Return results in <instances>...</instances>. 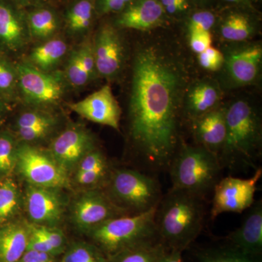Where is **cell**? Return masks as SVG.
Instances as JSON below:
<instances>
[{
	"label": "cell",
	"instance_id": "26",
	"mask_svg": "<svg viewBox=\"0 0 262 262\" xmlns=\"http://www.w3.org/2000/svg\"><path fill=\"white\" fill-rule=\"evenodd\" d=\"M31 38L46 40L53 37L58 28V19L54 12L48 8H39L29 13L27 18Z\"/></svg>",
	"mask_w": 262,
	"mask_h": 262
},
{
	"label": "cell",
	"instance_id": "30",
	"mask_svg": "<svg viewBox=\"0 0 262 262\" xmlns=\"http://www.w3.org/2000/svg\"><path fill=\"white\" fill-rule=\"evenodd\" d=\"M61 262H108V260L98 248L77 243L67 250Z\"/></svg>",
	"mask_w": 262,
	"mask_h": 262
},
{
	"label": "cell",
	"instance_id": "39",
	"mask_svg": "<svg viewBox=\"0 0 262 262\" xmlns=\"http://www.w3.org/2000/svg\"><path fill=\"white\" fill-rule=\"evenodd\" d=\"M107 166L104 157L96 149L90 151L82 158L78 165L77 172L86 171L94 169Z\"/></svg>",
	"mask_w": 262,
	"mask_h": 262
},
{
	"label": "cell",
	"instance_id": "41",
	"mask_svg": "<svg viewBox=\"0 0 262 262\" xmlns=\"http://www.w3.org/2000/svg\"><path fill=\"white\" fill-rule=\"evenodd\" d=\"M107 172V166L101 167L94 170L77 172L76 181L81 184L91 185L102 180Z\"/></svg>",
	"mask_w": 262,
	"mask_h": 262
},
{
	"label": "cell",
	"instance_id": "48",
	"mask_svg": "<svg viewBox=\"0 0 262 262\" xmlns=\"http://www.w3.org/2000/svg\"><path fill=\"white\" fill-rule=\"evenodd\" d=\"M256 1H261V0H256Z\"/></svg>",
	"mask_w": 262,
	"mask_h": 262
},
{
	"label": "cell",
	"instance_id": "40",
	"mask_svg": "<svg viewBox=\"0 0 262 262\" xmlns=\"http://www.w3.org/2000/svg\"><path fill=\"white\" fill-rule=\"evenodd\" d=\"M163 7L165 14L182 15L187 13L190 8L189 0H158Z\"/></svg>",
	"mask_w": 262,
	"mask_h": 262
},
{
	"label": "cell",
	"instance_id": "37",
	"mask_svg": "<svg viewBox=\"0 0 262 262\" xmlns=\"http://www.w3.org/2000/svg\"><path fill=\"white\" fill-rule=\"evenodd\" d=\"M54 125H37V126L16 128L17 134L24 143L34 142L44 139L51 134Z\"/></svg>",
	"mask_w": 262,
	"mask_h": 262
},
{
	"label": "cell",
	"instance_id": "25",
	"mask_svg": "<svg viewBox=\"0 0 262 262\" xmlns=\"http://www.w3.org/2000/svg\"><path fill=\"white\" fill-rule=\"evenodd\" d=\"M168 248L157 239L124 250L108 258V262H157Z\"/></svg>",
	"mask_w": 262,
	"mask_h": 262
},
{
	"label": "cell",
	"instance_id": "31",
	"mask_svg": "<svg viewBox=\"0 0 262 262\" xmlns=\"http://www.w3.org/2000/svg\"><path fill=\"white\" fill-rule=\"evenodd\" d=\"M198 262H259L258 258L241 254L231 248L206 251L198 258Z\"/></svg>",
	"mask_w": 262,
	"mask_h": 262
},
{
	"label": "cell",
	"instance_id": "11",
	"mask_svg": "<svg viewBox=\"0 0 262 262\" xmlns=\"http://www.w3.org/2000/svg\"><path fill=\"white\" fill-rule=\"evenodd\" d=\"M95 149L93 134L82 126H72L52 142L49 154L67 173L72 171L90 151Z\"/></svg>",
	"mask_w": 262,
	"mask_h": 262
},
{
	"label": "cell",
	"instance_id": "9",
	"mask_svg": "<svg viewBox=\"0 0 262 262\" xmlns=\"http://www.w3.org/2000/svg\"><path fill=\"white\" fill-rule=\"evenodd\" d=\"M261 176L258 168L249 179L228 177L219 181L213 188L211 220L224 213H242L252 206Z\"/></svg>",
	"mask_w": 262,
	"mask_h": 262
},
{
	"label": "cell",
	"instance_id": "34",
	"mask_svg": "<svg viewBox=\"0 0 262 262\" xmlns=\"http://www.w3.org/2000/svg\"><path fill=\"white\" fill-rule=\"evenodd\" d=\"M225 61L224 53L212 46L198 54V61L206 70L218 71L222 68Z\"/></svg>",
	"mask_w": 262,
	"mask_h": 262
},
{
	"label": "cell",
	"instance_id": "3",
	"mask_svg": "<svg viewBox=\"0 0 262 262\" xmlns=\"http://www.w3.org/2000/svg\"><path fill=\"white\" fill-rule=\"evenodd\" d=\"M227 134L220 152L222 166H252L261 141V123L253 106L237 100L225 108Z\"/></svg>",
	"mask_w": 262,
	"mask_h": 262
},
{
	"label": "cell",
	"instance_id": "12",
	"mask_svg": "<svg viewBox=\"0 0 262 262\" xmlns=\"http://www.w3.org/2000/svg\"><path fill=\"white\" fill-rule=\"evenodd\" d=\"M224 56L225 61L222 67L227 80L232 86L248 85L258 80L261 68V45L234 48Z\"/></svg>",
	"mask_w": 262,
	"mask_h": 262
},
{
	"label": "cell",
	"instance_id": "8",
	"mask_svg": "<svg viewBox=\"0 0 262 262\" xmlns=\"http://www.w3.org/2000/svg\"><path fill=\"white\" fill-rule=\"evenodd\" d=\"M15 164L31 185L55 189L70 187L68 173L51 155L27 143L17 147Z\"/></svg>",
	"mask_w": 262,
	"mask_h": 262
},
{
	"label": "cell",
	"instance_id": "21",
	"mask_svg": "<svg viewBox=\"0 0 262 262\" xmlns=\"http://www.w3.org/2000/svg\"><path fill=\"white\" fill-rule=\"evenodd\" d=\"M30 227L10 222L0 227V262H18L27 250Z\"/></svg>",
	"mask_w": 262,
	"mask_h": 262
},
{
	"label": "cell",
	"instance_id": "14",
	"mask_svg": "<svg viewBox=\"0 0 262 262\" xmlns=\"http://www.w3.org/2000/svg\"><path fill=\"white\" fill-rule=\"evenodd\" d=\"M58 189L29 184L26 192V208L33 224L56 227L61 222L66 203Z\"/></svg>",
	"mask_w": 262,
	"mask_h": 262
},
{
	"label": "cell",
	"instance_id": "44",
	"mask_svg": "<svg viewBox=\"0 0 262 262\" xmlns=\"http://www.w3.org/2000/svg\"><path fill=\"white\" fill-rule=\"evenodd\" d=\"M226 3H228L230 5H250V2L251 0H223Z\"/></svg>",
	"mask_w": 262,
	"mask_h": 262
},
{
	"label": "cell",
	"instance_id": "38",
	"mask_svg": "<svg viewBox=\"0 0 262 262\" xmlns=\"http://www.w3.org/2000/svg\"><path fill=\"white\" fill-rule=\"evenodd\" d=\"M189 34V46L191 49L200 54L202 52L206 51L212 45V34L208 31H192L188 32Z\"/></svg>",
	"mask_w": 262,
	"mask_h": 262
},
{
	"label": "cell",
	"instance_id": "5",
	"mask_svg": "<svg viewBox=\"0 0 262 262\" xmlns=\"http://www.w3.org/2000/svg\"><path fill=\"white\" fill-rule=\"evenodd\" d=\"M156 210L157 207L130 216L110 219L91 229L90 233L99 249L112 257L127 248L156 239Z\"/></svg>",
	"mask_w": 262,
	"mask_h": 262
},
{
	"label": "cell",
	"instance_id": "45",
	"mask_svg": "<svg viewBox=\"0 0 262 262\" xmlns=\"http://www.w3.org/2000/svg\"><path fill=\"white\" fill-rule=\"evenodd\" d=\"M6 103L0 99V120H1L2 117L4 115L5 110H6Z\"/></svg>",
	"mask_w": 262,
	"mask_h": 262
},
{
	"label": "cell",
	"instance_id": "23",
	"mask_svg": "<svg viewBox=\"0 0 262 262\" xmlns=\"http://www.w3.org/2000/svg\"><path fill=\"white\" fill-rule=\"evenodd\" d=\"M67 52L68 45L64 39L53 37L33 48L26 61L42 72H54Z\"/></svg>",
	"mask_w": 262,
	"mask_h": 262
},
{
	"label": "cell",
	"instance_id": "22",
	"mask_svg": "<svg viewBox=\"0 0 262 262\" xmlns=\"http://www.w3.org/2000/svg\"><path fill=\"white\" fill-rule=\"evenodd\" d=\"M222 98L218 84L211 80L196 82L189 89L186 99V112L192 120L217 108Z\"/></svg>",
	"mask_w": 262,
	"mask_h": 262
},
{
	"label": "cell",
	"instance_id": "27",
	"mask_svg": "<svg viewBox=\"0 0 262 262\" xmlns=\"http://www.w3.org/2000/svg\"><path fill=\"white\" fill-rule=\"evenodd\" d=\"M18 97V72L16 63L7 53L0 51V99L8 104Z\"/></svg>",
	"mask_w": 262,
	"mask_h": 262
},
{
	"label": "cell",
	"instance_id": "7",
	"mask_svg": "<svg viewBox=\"0 0 262 262\" xmlns=\"http://www.w3.org/2000/svg\"><path fill=\"white\" fill-rule=\"evenodd\" d=\"M18 97L30 107L48 108L58 104L65 92V78L61 72H45L28 62L16 63Z\"/></svg>",
	"mask_w": 262,
	"mask_h": 262
},
{
	"label": "cell",
	"instance_id": "24",
	"mask_svg": "<svg viewBox=\"0 0 262 262\" xmlns=\"http://www.w3.org/2000/svg\"><path fill=\"white\" fill-rule=\"evenodd\" d=\"M256 29L254 20L249 13L232 11L227 13L222 20L220 33L222 37L231 42H243L253 35Z\"/></svg>",
	"mask_w": 262,
	"mask_h": 262
},
{
	"label": "cell",
	"instance_id": "43",
	"mask_svg": "<svg viewBox=\"0 0 262 262\" xmlns=\"http://www.w3.org/2000/svg\"><path fill=\"white\" fill-rule=\"evenodd\" d=\"M182 252L180 250L168 248L157 262H184Z\"/></svg>",
	"mask_w": 262,
	"mask_h": 262
},
{
	"label": "cell",
	"instance_id": "36",
	"mask_svg": "<svg viewBox=\"0 0 262 262\" xmlns=\"http://www.w3.org/2000/svg\"><path fill=\"white\" fill-rule=\"evenodd\" d=\"M29 227H30V235H29L27 250L47 253L53 256L58 255L54 248L52 247L49 243L43 237L42 234L36 229L34 224L29 225Z\"/></svg>",
	"mask_w": 262,
	"mask_h": 262
},
{
	"label": "cell",
	"instance_id": "46",
	"mask_svg": "<svg viewBox=\"0 0 262 262\" xmlns=\"http://www.w3.org/2000/svg\"><path fill=\"white\" fill-rule=\"evenodd\" d=\"M18 1L22 2V3H37L39 0H18Z\"/></svg>",
	"mask_w": 262,
	"mask_h": 262
},
{
	"label": "cell",
	"instance_id": "42",
	"mask_svg": "<svg viewBox=\"0 0 262 262\" xmlns=\"http://www.w3.org/2000/svg\"><path fill=\"white\" fill-rule=\"evenodd\" d=\"M53 257L47 253L27 250L18 262H51L53 261Z\"/></svg>",
	"mask_w": 262,
	"mask_h": 262
},
{
	"label": "cell",
	"instance_id": "16",
	"mask_svg": "<svg viewBox=\"0 0 262 262\" xmlns=\"http://www.w3.org/2000/svg\"><path fill=\"white\" fill-rule=\"evenodd\" d=\"M238 228L227 237L229 248L245 256L258 258L262 252V203L258 201L248 208Z\"/></svg>",
	"mask_w": 262,
	"mask_h": 262
},
{
	"label": "cell",
	"instance_id": "33",
	"mask_svg": "<svg viewBox=\"0 0 262 262\" xmlns=\"http://www.w3.org/2000/svg\"><path fill=\"white\" fill-rule=\"evenodd\" d=\"M216 18L213 12L208 10H201L194 12L188 18L187 27L188 32L192 31H208L211 32L214 27Z\"/></svg>",
	"mask_w": 262,
	"mask_h": 262
},
{
	"label": "cell",
	"instance_id": "2",
	"mask_svg": "<svg viewBox=\"0 0 262 262\" xmlns=\"http://www.w3.org/2000/svg\"><path fill=\"white\" fill-rule=\"evenodd\" d=\"M203 218L201 198L172 189L157 207V233L169 249L184 251L201 232Z\"/></svg>",
	"mask_w": 262,
	"mask_h": 262
},
{
	"label": "cell",
	"instance_id": "1",
	"mask_svg": "<svg viewBox=\"0 0 262 262\" xmlns=\"http://www.w3.org/2000/svg\"><path fill=\"white\" fill-rule=\"evenodd\" d=\"M183 75L178 63L154 46L141 48L134 58L130 136L149 163L158 168L169 167L176 154Z\"/></svg>",
	"mask_w": 262,
	"mask_h": 262
},
{
	"label": "cell",
	"instance_id": "47",
	"mask_svg": "<svg viewBox=\"0 0 262 262\" xmlns=\"http://www.w3.org/2000/svg\"><path fill=\"white\" fill-rule=\"evenodd\" d=\"M194 1L198 4H203V3H206L207 0H194Z\"/></svg>",
	"mask_w": 262,
	"mask_h": 262
},
{
	"label": "cell",
	"instance_id": "28",
	"mask_svg": "<svg viewBox=\"0 0 262 262\" xmlns=\"http://www.w3.org/2000/svg\"><path fill=\"white\" fill-rule=\"evenodd\" d=\"M94 3L93 0H79L72 5L67 15V24L72 34L85 32L91 27L94 16Z\"/></svg>",
	"mask_w": 262,
	"mask_h": 262
},
{
	"label": "cell",
	"instance_id": "18",
	"mask_svg": "<svg viewBox=\"0 0 262 262\" xmlns=\"http://www.w3.org/2000/svg\"><path fill=\"white\" fill-rule=\"evenodd\" d=\"M165 15L158 0H136L120 12L115 24L122 29L147 31L161 25Z\"/></svg>",
	"mask_w": 262,
	"mask_h": 262
},
{
	"label": "cell",
	"instance_id": "10",
	"mask_svg": "<svg viewBox=\"0 0 262 262\" xmlns=\"http://www.w3.org/2000/svg\"><path fill=\"white\" fill-rule=\"evenodd\" d=\"M96 74L112 80L121 73L125 62V47L115 27L105 24L93 39Z\"/></svg>",
	"mask_w": 262,
	"mask_h": 262
},
{
	"label": "cell",
	"instance_id": "49",
	"mask_svg": "<svg viewBox=\"0 0 262 262\" xmlns=\"http://www.w3.org/2000/svg\"><path fill=\"white\" fill-rule=\"evenodd\" d=\"M51 262H53V261H51Z\"/></svg>",
	"mask_w": 262,
	"mask_h": 262
},
{
	"label": "cell",
	"instance_id": "4",
	"mask_svg": "<svg viewBox=\"0 0 262 262\" xmlns=\"http://www.w3.org/2000/svg\"><path fill=\"white\" fill-rule=\"evenodd\" d=\"M173 189L204 196L219 182L220 158L203 146H183L170 165Z\"/></svg>",
	"mask_w": 262,
	"mask_h": 262
},
{
	"label": "cell",
	"instance_id": "17",
	"mask_svg": "<svg viewBox=\"0 0 262 262\" xmlns=\"http://www.w3.org/2000/svg\"><path fill=\"white\" fill-rule=\"evenodd\" d=\"M31 40L27 20L6 0H0V51L18 53Z\"/></svg>",
	"mask_w": 262,
	"mask_h": 262
},
{
	"label": "cell",
	"instance_id": "6",
	"mask_svg": "<svg viewBox=\"0 0 262 262\" xmlns=\"http://www.w3.org/2000/svg\"><path fill=\"white\" fill-rule=\"evenodd\" d=\"M110 196L135 214L156 208L161 201L159 184L151 177L130 169L117 170L110 179Z\"/></svg>",
	"mask_w": 262,
	"mask_h": 262
},
{
	"label": "cell",
	"instance_id": "20",
	"mask_svg": "<svg viewBox=\"0 0 262 262\" xmlns=\"http://www.w3.org/2000/svg\"><path fill=\"white\" fill-rule=\"evenodd\" d=\"M96 75L93 39L88 38L71 53L63 76L67 83L79 89L90 83Z\"/></svg>",
	"mask_w": 262,
	"mask_h": 262
},
{
	"label": "cell",
	"instance_id": "32",
	"mask_svg": "<svg viewBox=\"0 0 262 262\" xmlns=\"http://www.w3.org/2000/svg\"><path fill=\"white\" fill-rule=\"evenodd\" d=\"M17 147L11 135L0 133V172L8 173L15 163Z\"/></svg>",
	"mask_w": 262,
	"mask_h": 262
},
{
	"label": "cell",
	"instance_id": "29",
	"mask_svg": "<svg viewBox=\"0 0 262 262\" xmlns=\"http://www.w3.org/2000/svg\"><path fill=\"white\" fill-rule=\"evenodd\" d=\"M19 194L16 184L11 179L0 182V227L8 223L18 211Z\"/></svg>",
	"mask_w": 262,
	"mask_h": 262
},
{
	"label": "cell",
	"instance_id": "13",
	"mask_svg": "<svg viewBox=\"0 0 262 262\" xmlns=\"http://www.w3.org/2000/svg\"><path fill=\"white\" fill-rule=\"evenodd\" d=\"M70 107L89 121L119 130L121 108L108 84L81 101L71 103Z\"/></svg>",
	"mask_w": 262,
	"mask_h": 262
},
{
	"label": "cell",
	"instance_id": "19",
	"mask_svg": "<svg viewBox=\"0 0 262 262\" xmlns=\"http://www.w3.org/2000/svg\"><path fill=\"white\" fill-rule=\"evenodd\" d=\"M193 121V130L198 142L203 147L220 156L227 134L225 110L214 108Z\"/></svg>",
	"mask_w": 262,
	"mask_h": 262
},
{
	"label": "cell",
	"instance_id": "35",
	"mask_svg": "<svg viewBox=\"0 0 262 262\" xmlns=\"http://www.w3.org/2000/svg\"><path fill=\"white\" fill-rule=\"evenodd\" d=\"M36 229L42 234L43 237L49 243L52 247L54 248L58 254L64 250L66 237L61 229L56 227L50 226L37 225L34 224Z\"/></svg>",
	"mask_w": 262,
	"mask_h": 262
},
{
	"label": "cell",
	"instance_id": "15",
	"mask_svg": "<svg viewBox=\"0 0 262 262\" xmlns=\"http://www.w3.org/2000/svg\"><path fill=\"white\" fill-rule=\"evenodd\" d=\"M117 210L119 208L103 193L88 191L74 203L72 221L78 228L90 232L105 221L117 217Z\"/></svg>",
	"mask_w": 262,
	"mask_h": 262
}]
</instances>
